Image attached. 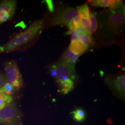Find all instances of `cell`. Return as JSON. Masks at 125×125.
Masks as SVG:
<instances>
[{
  "mask_svg": "<svg viewBox=\"0 0 125 125\" xmlns=\"http://www.w3.org/2000/svg\"><path fill=\"white\" fill-rule=\"evenodd\" d=\"M44 27L43 19L34 21L26 30L11 36L7 43L0 46V53L22 51L27 48L37 39Z\"/></svg>",
  "mask_w": 125,
  "mask_h": 125,
  "instance_id": "cell-1",
  "label": "cell"
},
{
  "mask_svg": "<svg viewBox=\"0 0 125 125\" xmlns=\"http://www.w3.org/2000/svg\"><path fill=\"white\" fill-rule=\"evenodd\" d=\"M53 65L56 72L54 79L58 86V92L64 94L69 93L75 87L77 77L76 72L68 69L61 60Z\"/></svg>",
  "mask_w": 125,
  "mask_h": 125,
  "instance_id": "cell-2",
  "label": "cell"
},
{
  "mask_svg": "<svg viewBox=\"0 0 125 125\" xmlns=\"http://www.w3.org/2000/svg\"><path fill=\"white\" fill-rule=\"evenodd\" d=\"M7 81L18 91L23 87L24 81L16 60H8L1 63Z\"/></svg>",
  "mask_w": 125,
  "mask_h": 125,
  "instance_id": "cell-3",
  "label": "cell"
},
{
  "mask_svg": "<svg viewBox=\"0 0 125 125\" xmlns=\"http://www.w3.org/2000/svg\"><path fill=\"white\" fill-rule=\"evenodd\" d=\"M21 118L20 111L13 103L0 109V125H19Z\"/></svg>",
  "mask_w": 125,
  "mask_h": 125,
  "instance_id": "cell-4",
  "label": "cell"
},
{
  "mask_svg": "<svg viewBox=\"0 0 125 125\" xmlns=\"http://www.w3.org/2000/svg\"><path fill=\"white\" fill-rule=\"evenodd\" d=\"M104 81L109 88L120 99L125 100V76L123 73L108 75Z\"/></svg>",
  "mask_w": 125,
  "mask_h": 125,
  "instance_id": "cell-5",
  "label": "cell"
},
{
  "mask_svg": "<svg viewBox=\"0 0 125 125\" xmlns=\"http://www.w3.org/2000/svg\"><path fill=\"white\" fill-rule=\"evenodd\" d=\"M78 16L77 10L71 7L61 9L55 13L51 21V25H66L73 18Z\"/></svg>",
  "mask_w": 125,
  "mask_h": 125,
  "instance_id": "cell-6",
  "label": "cell"
},
{
  "mask_svg": "<svg viewBox=\"0 0 125 125\" xmlns=\"http://www.w3.org/2000/svg\"><path fill=\"white\" fill-rule=\"evenodd\" d=\"M17 1L15 0L0 1V25L12 20L17 9Z\"/></svg>",
  "mask_w": 125,
  "mask_h": 125,
  "instance_id": "cell-7",
  "label": "cell"
},
{
  "mask_svg": "<svg viewBox=\"0 0 125 125\" xmlns=\"http://www.w3.org/2000/svg\"><path fill=\"white\" fill-rule=\"evenodd\" d=\"M124 8L111 10L108 20V25L110 28H116L123 25L125 22Z\"/></svg>",
  "mask_w": 125,
  "mask_h": 125,
  "instance_id": "cell-8",
  "label": "cell"
},
{
  "mask_svg": "<svg viewBox=\"0 0 125 125\" xmlns=\"http://www.w3.org/2000/svg\"><path fill=\"white\" fill-rule=\"evenodd\" d=\"M78 13V16L80 19L81 25L84 28L88 34H91L89 21V8L87 3H85L78 7L76 9Z\"/></svg>",
  "mask_w": 125,
  "mask_h": 125,
  "instance_id": "cell-9",
  "label": "cell"
},
{
  "mask_svg": "<svg viewBox=\"0 0 125 125\" xmlns=\"http://www.w3.org/2000/svg\"><path fill=\"white\" fill-rule=\"evenodd\" d=\"M90 4L94 7L109 8L111 10H115L124 8L122 0H95L89 1Z\"/></svg>",
  "mask_w": 125,
  "mask_h": 125,
  "instance_id": "cell-10",
  "label": "cell"
},
{
  "mask_svg": "<svg viewBox=\"0 0 125 125\" xmlns=\"http://www.w3.org/2000/svg\"><path fill=\"white\" fill-rule=\"evenodd\" d=\"M73 53L81 55L88 49L80 40L71 41L68 48Z\"/></svg>",
  "mask_w": 125,
  "mask_h": 125,
  "instance_id": "cell-11",
  "label": "cell"
},
{
  "mask_svg": "<svg viewBox=\"0 0 125 125\" xmlns=\"http://www.w3.org/2000/svg\"><path fill=\"white\" fill-rule=\"evenodd\" d=\"M0 91L7 95L13 97V98L15 93L19 91L7 80L0 89Z\"/></svg>",
  "mask_w": 125,
  "mask_h": 125,
  "instance_id": "cell-12",
  "label": "cell"
},
{
  "mask_svg": "<svg viewBox=\"0 0 125 125\" xmlns=\"http://www.w3.org/2000/svg\"><path fill=\"white\" fill-rule=\"evenodd\" d=\"M80 56V55H76L75 54L73 53L72 51L68 48L63 54L60 60L63 62L64 64H66L71 62L75 58H79Z\"/></svg>",
  "mask_w": 125,
  "mask_h": 125,
  "instance_id": "cell-13",
  "label": "cell"
},
{
  "mask_svg": "<svg viewBox=\"0 0 125 125\" xmlns=\"http://www.w3.org/2000/svg\"><path fill=\"white\" fill-rule=\"evenodd\" d=\"M73 119L78 122H82L86 119V113L82 108H77L72 112Z\"/></svg>",
  "mask_w": 125,
  "mask_h": 125,
  "instance_id": "cell-14",
  "label": "cell"
},
{
  "mask_svg": "<svg viewBox=\"0 0 125 125\" xmlns=\"http://www.w3.org/2000/svg\"><path fill=\"white\" fill-rule=\"evenodd\" d=\"M14 98L0 91V109L13 102Z\"/></svg>",
  "mask_w": 125,
  "mask_h": 125,
  "instance_id": "cell-15",
  "label": "cell"
},
{
  "mask_svg": "<svg viewBox=\"0 0 125 125\" xmlns=\"http://www.w3.org/2000/svg\"><path fill=\"white\" fill-rule=\"evenodd\" d=\"M79 40L88 49L93 44V40L91 34L79 35Z\"/></svg>",
  "mask_w": 125,
  "mask_h": 125,
  "instance_id": "cell-16",
  "label": "cell"
},
{
  "mask_svg": "<svg viewBox=\"0 0 125 125\" xmlns=\"http://www.w3.org/2000/svg\"><path fill=\"white\" fill-rule=\"evenodd\" d=\"M89 21L91 32L92 33H95L97 29V22L96 17L94 13L92 12H90Z\"/></svg>",
  "mask_w": 125,
  "mask_h": 125,
  "instance_id": "cell-17",
  "label": "cell"
},
{
  "mask_svg": "<svg viewBox=\"0 0 125 125\" xmlns=\"http://www.w3.org/2000/svg\"><path fill=\"white\" fill-rule=\"evenodd\" d=\"M71 22L73 27V30H75L77 28L81 26L80 19L78 16L73 18L71 21Z\"/></svg>",
  "mask_w": 125,
  "mask_h": 125,
  "instance_id": "cell-18",
  "label": "cell"
},
{
  "mask_svg": "<svg viewBox=\"0 0 125 125\" xmlns=\"http://www.w3.org/2000/svg\"><path fill=\"white\" fill-rule=\"evenodd\" d=\"M67 33L68 34H71V41H75L79 40V34L76 32V30H72V31H68V33Z\"/></svg>",
  "mask_w": 125,
  "mask_h": 125,
  "instance_id": "cell-19",
  "label": "cell"
},
{
  "mask_svg": "<svg viewBox=\"0 0 125 125\" xmlns=\"http://www.w3.org/2000/svg\"><path fill=\"white\" fill-rule=\"evenodd\" d=\"M6 80L7 79L4 72L0 70V89L2 87Z\"/></svg>",
  "mask_w": 125,
  "mask_h": 125,
  "instance_id": "cell-20",
  "label": "cell"
},
{
  "mask_svg": "<svg viewBox=\"0 0 125 125\" xmlns=\"http://www.w3.org/2000/svg\"><path fill=\"white\" fill-rule=\"evenodd\" d=\"M75 30H76V32L79 34V35H83L88 34L86 31L84 29V28L82 26V25L80 27L77 28Z\"/></svg>",
  "mask_w": 125,
  "mask_h": 125,
  "instance_id": "cell-21",
  "label": "cell"
},
{
  "mask_svg": "<svg viewBox=\"0 0 125 125\" xmlns=\"http://www.w3.org/2000/svg\"><path fill=\"white\" fill-rule=\"evenodd\" d=\"M45 2L47 4L49 10L51 12H52L53 11V6L52 1V0H46Z\"/></svg>",
  "mask_w": 125,
  "mask_h": 125,
  "instance_id": "cell-22",
  "label": "cell"
}]
</instances>
